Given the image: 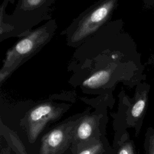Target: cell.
I'll use <instances>...</instances> for the list:
<instances>
[{"label": "cell", "mask_w": 154, "mask_h": 154, "mask_svg": "<svg viewBox=\"0 0 154 154\" xmlns=\"http://www.w3.org/2000/svg\"><path fill=\"white\" fill-rule=\"evenodd\" d=\"M63 112L62 106L50 102L42 103L31 108L21 122L29 142L34 143L45 126L58 119Z\"/></svg>", "instance_id": "cell-1"}, {"label": "cell", "mask_w": 154, "mask_h": 154, "mask_svg": "<svg viewBox=\"0 0 154 154\" xmlns=\"http://www.w3.org/2000/svg\"><path fill=\"white\" fill-rule=\"evenodd\" d=\"M81 116L66 121L42 138L40 154H61L72 144L76 126Z\"/></svg>", "instance_id": "cell-2"}, {"label": "cell", "mask_w": 154, "mask_h": 154, "mask_svg": "<svg viewBox=\"0 0 154 154\" xmlns=\"http://www.w3.org/2000/svg\"><path fill=\"white\" fill-rule=\"evenodd\" d=\"M115 4L116 0H105L99 3L79 23L72 41L79 42L94 32L108 19Z\"/></svg>", "instance_id": "cell-3"}, {"label": "cell", "mask_w": 154, "mask_h": 154, "mask_svg": "<svg viewBox=\"0 0 154 154\" xmlns=\"http://www.w3.org/2000/svg\"><path fill=\"white\" fill-rule=\"evenodd\" d=\"M99 122V116L96 114H87L80 117L73 134V150L85 143L99 138L97 134Z\"/></svg>", "instance_id": "cell-4"}, {"label": "cell", "mask_w": 154, "mask_h": 154, "mask_svg": "<svg viewBox=\"0 0 154 154\" xmlns=\"http://www.w3.org/2000/svg\"><path fill=\"white\" fill-rule=\"evenodd\" d=\"M43 29H38L18 42L13 50L9 51L7 55V61L11 60L14 56L24 57L32 52L40 44L43 42Z\"/></svg>", "instance_id": "cell-5"}, {"label": "cell", "mask_w": 154, "mask_h": 154, "mask_svg": "<svg viewBox=\"0 0 154 154\" xmlns=\"http://www.w3.org/2000/svg\"><path fill=\"white\" fill-rule=\"evenodd\" d=\"M1 134L16 154H28L25 146L16 133L4 125L2 122H1Z\"/></svg>", "instance_id": "cell-6"}, {"label": "cell", "mask_w": 154, "mask_h": 154, "mask_svg": "<svg viewBox=\"0 0 154 154\" xmlns=\"http://www.w3.org/2000/svg\"><path fill=\"white\" fill-rule=\"evenodd\" d=\"M110 73L106 70H100L93 73L82 82V86L95 89L106 84L109 80Z\"/></svg>", "instance_id": "cell-7"}, {"label": "cell", "mask_w": 154, "mask_h": 154, "mask_svg": "<svg viewBox=\"0 0 154 154\" xmlns=\"http://www.w3.org/2000/svg\"><path fill=\"white\" fill-rule=\"evenodd\" d=\"M106 149L100 138H94L73 150V154H104Z\"/></svg>", "instance_id": "cell-8"}, {"label": "cell", "mask_w": 154, "mask_h": 154, "mask_svg": "<svg viewBox=\"0 0 154 154\" xmlns=\"http://www.w3.org/2000/svg\"><path fill=\"white\" fill-rule=\"evenodd\" d=\"M146 105V100L144 99H138L133 105L131 109V115L134 117H139L143 112Z\"/></svg>", "instance_id": "cell-9"}, {"label": "cell", "mask_w": 154, "mask_h": 154, "mask_svg": "<svg viewBox=\"0 0 154 154\" xmlns=\"http://www.w3.org/2000/svg\"><path fill=\"white\" fill-rule=\"evenodd\" d=\"M117 154H134L133 148L130 143L123 144L118 150Z\"/></svg>", "instance_id": "cell-10"}, {"label": "cell", "mask_w": 154, "mask_h": 154, "mask_svg": "<svg viewBox=\"0 0 154 154\" xmlns=\"http://www.w3.org/2000/svg\"><path fill=\"white\" fill-rule=\"evenodd\" d=\"M45 0H24V4L28 8L38 7L42 5Z\"/></svg>", "instance_id": "cell-11"}, {"label": "cell", "mask_w": 154, "mask_h": 154, "mask_svg": "<svg viewBox=\"0 0 154 154\" xmlns=\"http://www.w3.org/2000/svg\"><path fill=\"white\" fill-rule=\"evenodd\" d=\"M149 154H154V135H152L149 140Z\"/></svg>", "instance_id": "cell-12"}, {"label": "cell", "mask_w": 154, "mask_h": 154, "mask_svg": "<svg viewBox=\"0 0 154 154\" xmlns=\"http://www.w3.org/2000/svg\"><path fill=\"white\" fill-rule=\"evenodd\" d=\"M111 57H112V58H117L116 56H113V55H112Z\"/></svg>", "instance_id": "cell-13"}]
</instances>
